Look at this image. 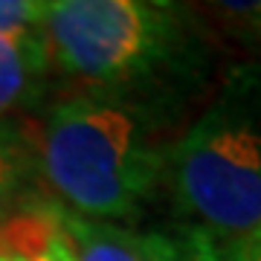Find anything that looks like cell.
Listing matches in <instances>:
<instances>
[{"mask_svg":"<svg viewBox=\"0 0 261 261\" xmlns=\"http://www.w3.org/2000/svg\"><path fill=\"white\" fill-rule=\"evenodd\" d=\"M212 32H224L244 47H252L261 58V3H209L197 6Z\"/></svg>","mask_w":261,"mask_h":261,"instance_id":"obj_8","label":"cell"},{"mask_svg":"<svg viewBox=\"0 0 261 261\" xmlns=\"http://www.w3.org/2000/svg\"><path fill=\"white\" fill-rule=\"evenodd\" d=\"M58 221L64 229L73 261H148L137 232L119 224H99L58 206Z\"/></svg>","mask_w":261,"mask_h":261,"instance_id":"obj_5","label":"cell"},{"mask_svg":"<svg viewBox=\"0 0 261 261\" xmlns=\"http://www.w3.org/2000/svg\"><path fill=\"white\" fill-rule=\"evenodd\" d=\"M41 38L75 90L177 116L215 75V32L197 6L166 0H53Z\"/></svg>","mask_w":261,"mask_h":261,"instance_id":"obj_1","label":"cell"},{"mask_svg":"<svg viewBox=\"0 0 261 261\" xmlns=\"http://www.w3.org/2000/svg\"><path fill=\"white\" fill-rule=\"evenodd\" d=\"M49 70L53 67L41 32L0 35V122L41 99Z\"/></svg>","mask_w":261,"mask_h":261,"instance_id":"obj_4","label":"cell"},{"mask_svg":"<svg viewBox=\"0 0 261 261\" xmlns=\"http://www.w3.org/2000/svg\"><path fill=\"white\" fill-rule=\"evenodd\" d=\"M148 261H238L235 250L195 224L151 229L140 235Z\"/></svg>","mask_w":261,"mask_h":261,"instance_id":"obj_7","label":"cell"},{"mask_svg":"<svg viewBox=\"0 0 261 261\" xmlns=\"http://www.w3.org/2000/svg\"><path fill=\"white\" fill-rule=\"evenodd\" d=\"M38 180L29 130L18 122H0V224L32 203L29 186Z\"/></svg>","mask_w":261,"mask_h":261,"instance_id":"obj_6","label":"cell"},{"mask_svg":"<svg viewBox=\"0 0 261 261\" xmlns=\"http://www.w3.org/2000/svg\"><path fill=\"white\" fill-rule=\"evenodd\" d=\"M235 258L238 261H261V232L247 238V241L235 250Z\"/></svg>","mask_w":261,"mask_h":261,"instance_id":"obj_10","label":"cell"},{"mask_svg":"<svg viewBox=\"0 0 261 261\" xmlns=\"http://www.w3.org/2000/svg\"><path fill=\"white\" fill-rule=\"evenodd\" d=\"M47 3L44 0H0V35L41 32Z\"/></svg>","mask_w":261,"mask_h":261,"instance_id":"obj_9","label":"cell"},{"mask_svg":"<svg viewBox=\"0 0 261 261\" xmlns=\"http://www.w3.org/2000/svg\"><path fill=\"white\" fill-rule=\"evenodd\" d=\"M171 122L116 96L73 90L29 130L35 174L79 218L134 221L166 189Z\"/></svg>","mask_w":261,"mask_h":261,"instance_id":"obj_2","label":"cell"},{"mask_svg":"<svg viewBox=\"0 0 261 261\" xmlns=\"http://www.w3.org/2000/svg\"><path fill=\"white\" fill-rule=\"evenodd\" d=\"M166 189L186 224L232 250L261 232V58L221 73L168 148Z\"/></svg>","mask_w":261,"mask_h":261,"instance_id":"obj_3","label":"cell"},{"mask_svg":"<svg viewBox=\"0 0 261 261\" xmlns=\"http://www.w3.org/2000/svg\"><path fill=\"white\" fill-rule=\"evenodd\" d=\"M0 261H27V258H18V255H0Z\"/></svg>","mask_w":261,"mask_h":261,"instance_id":"obj_11","label":"cell"}]
</instances>
